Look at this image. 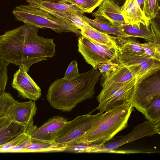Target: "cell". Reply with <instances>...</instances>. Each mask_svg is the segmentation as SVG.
Listing matches in <instances>:
<instances>
[{
	"label": "cell",
	"mask_w": 160,
	"mask_h": 160,
	"mask_svg": "<svg viewBox=\"0 0 160 160\" xmlns=\"http://www.w3.org/2000/svg\"><path fill=\"white\" fill-rule=\"evenodd\" d=\"M38 31L24 23L0 35V55L8 65L14 64L28 72L32 64L54 56L53 39L39 36Z\"/></svg>",
	"instance_id": "cell-1"
},
{
	"label": "cell",
	"mask_w": 160,
	"mask_h": 160,
	"mask_svg": "<svg viewBox=\"0 0 160 160\" xmlns=\"http://www.w3.org/2000/svg\"><path fill=\"white\" fill-rule=\"evenodd\" d=\"M101 75L100 71L92 68L69 79L58 78L49 88L47 100L54 108L70 112L78 104L93 97Z\"/></svg>",
	"instance_id": "cell-2"
},
{
	"label": "cell",
	"mask_w": 160,
	"mask_h": 160,
	"mask_svg": "<svg viewBox=\"0 0 160 160\" xmlns=\"http://www.w3.org/2000/svg\"><path fill=\"white\" fill-rule=\"evenodd\" d=\"M133 110L129 101H126L105 112L82 137L68 145L104 143L127 127Z\"/></svg>",
	"instance_id": "cell-3"
},
{
	"label": "cell",
	"mask_w": 160,
	"mask_h": 160,
	"mask_svg": "<svg viewBox=\"0 0 160 160\" xmlns=\"http://www.w3.org/2000/svg\"><path fill=\"white\" fill-rule=\"evenodd\" d=\"M12 13L17 20L37 28H48L58 33L71 32L78 35H81L80 30L76 26L29 4L16 6Z\"/></svg>",
	"instance_id": "cell-4"
},
{
	"label": "cell",
	"mask_w": 160,
	"mask_h": 160,
	"mask_svg": "<svg viewBox=\"0 0 160 160\" xmlns=\"http://www.w3.org/2000/svg\"><path fill=\"white\" fill-rule=\"evenodd\" d=\"M160 127L146 120L134 127L128 134L113 137L102 144H98L90 149L88 153L117 152L123 153L126 152L115 151V150L126 143L132 142L146 137H152L160 134Z\"/></svg>",
	"instance_id": "cell-5"
},
{
	"label": "cell",
	"mask_w": 160,
	"mask_h": 160,
	"mask_svg": "<svg viewBox=\"0 0 160 160\" xmlns=\"http://www.w3.org/2000/svg\"><path fill=\"white\" fill-rule=\"evenodd\" d=\"M78 51L96 70L99 64L116 61L119 53L118 48L98 43L82 35L78 39Z\"/></svg>",
	"instance_id": "cell-6"
},
{
	"label": "cell",
	"mask_w": 160,
	"mask_h": 160,
	"mask_svg": "<svg viewBox=\"0 0 160 160\" xmlns=\"http://www.w3.org/2000/svg\"><path fill=\"white\" fill-rule=\"evenodd\" d=\"M160 96L159 71L135 84L129 102L133 108L144 114L147 107Z\"/></svg>",
	"instance_id": "cell-7"
},
{
	"label": "cell",
	"mask_w": 160,
	"mask_h": 160,
	"mask_svg": "<svg viewBox=\"0 0 160 160\" xmlns=\"http://www.w3.org/2000/svg\"><path fill=\"white\" fill-rule=\"evenodd\" d=\"M102 113L99 112L94 115H79L74 119L67 121L58 132L55 143L66 146L74 142L82 137Z\"/></svg>",
	"instance_id": "cell-8"
},
{
	"label": "cell",
	"mask_w": 160,
	"mask_h": 160,
	"mask_svg": "<svg viewBox=\"0 0 160 160\" xmlns=\"http://www.w3.org/2000/svg\"><path fill=\"white\" fill-rule=\"evenodd\" d=\"M118 63L125 65H138L140 72L136 78L135 84L157 73L160 70V62L157 61L146 55L144 53H119L116 60Z\"/></svg>",
	"instance_id": "cell-9"
},
{
	"label": "cell",
	"mask_w": 160,
	"mask_h": 160,
	"mask_svg": "<svg viewBox=\"0 0 160 160\" xmlns=\"http://www.w3.org/2000/svg\"><path fill=\"white\" fill-rule=\"evenodd\" d=\"M12 87L18 92V97L35 101L41 95L39 86L28 74L19 69L14 73L11 84Z\"/></svg>",
	"instance_id": "cell-10"
},
{
	"label": "cell",
	"mask_w": 160,
	"mask_h": 160,
	"mask_svg": "<svg viewBox=\"0 0 160 160\" xmlns=\"http://www.w3.org/2000/svg\"><path fill=\"white\" fill-rule=\"evenodd\" d=\"M138 65H125L119 63L114 70L102 74L100 82L102 88L124 83L136 78L140 72Z\"/></svg>",
	"instance_id": "cell-11"
},
{
	"label": "cell",
	"mask_w": 160,
	"mask_h": 160,
	"mask_svg": "<svg viewBox=\"0 0 160 160\" xmlns=\"http://www.w3.org/2000/svg\"><path fill=\"white\" fill-rule=\"evenodd\" d=\"M37 109L34 101L20 102L16 100L4 115L17 123L28 126L33 124V118Z\"/></svg>",
	"instance_id": "cell-12"
},
{
	"label": "cell",
	"mask_w": 160,
	"mask_h": 160,
	"mask_svg": "<svg viewBox=\"0 0 160 160\" xmlns=\"http://www.w3.org/2000/svg\"><path fill=\"white\" fill-rule=\"evenodd\" d=\"M98 7L92 14L94 20L116 26H121L125 23L121 7L112 0H103Z\"/></svg>",
	"instance_id": "cell-13"
},
{
	"label": "cell",
	"mask_w": 160,
	"mask_h": 160,
	"mask_svg": "<svg viewBox=\"0 0 160 160\" xmlns=\"http://www.w3.org/2000/svg\"><path fill=\"white\" fill-rule=\"evenodd\" d=\"M62 117H53L32 132V138L50 143H56L55 139L59 132L67 122Z\"/></svg>",
	"instance_id": "cell-14"
},
{
	"label": "cell",
	"mask_w": 160,
	"mask_h": 160,
	"mask_svg": "<svg viewBox=\"0 0 160 160\" xmlns=\"http://www.w3.org/2000/svg\"><path fill=\"white\" fill-rule=\"evenodd\" d=\"M135 78L126 82L116 93L99 105L91 112L96 110L103 113L129 101L132 96L135 84Z\"/></svg>",
	"instance_id": "cell-15"
},
{
	"label": "cell",
	"mask_w": 160,
	"mask_h": 160,
	"mask_svg": "<svg viewBox=\"0 0 160 160\" xmlns=\"http://www.w3.org/2000/svg\"><path fill=\"white\" fill-rule=\"evenodd\" d=\"M121 10L125 24L138 27L142 24L150 27V21L137 0H126Z\"/></svg>",
	"instance_id": "cell-16"
},
{
	"label": "cell",
	"mask_w": 160,
	"mask_h": 160,
	"mask_svg": "<svg viewBox=\"0 0 160 160\" xmlns=\"http://www.w3.org/2000/svg\"><path fill=\"white\" fill-rule=\"evenodd\" d=\"M37 128L34 124L25 126L17 123L5 115L0 117V146L24 132Z\"/></svg>",
	"instance_id": "cell-17"
},
{
	"label": "cell",
	"mask_w": 160,
	"mask_h": 160,
	"mask_svg": "<svg viewBox=\"0 0 160 160\" xmlns=\"http://www.w3.org/2000/svg\"><path fill=\"white\" fill-rule=\"evenodd\" d=\"M29 4L42 10L63 13H76L82 15L83 11L75 5L68 3L50 2L45 0H26Z\"/></svg>",
	"instance_id": "cell-18"
},
{
	"label": "cell",
	"mask_w": 160,
	"mask_h": 160,
	"mask_svg": "<svg viewBox=\"0 0 160 160\" xmlns=\"http://www.w3.org/2000/svg\"><path fill=\"white\" fill-rule=\"evenodd\" d=\"M80 31L82 35L98 43L113 47L118 49L113 39L112 36L105 32L98 30L88 22L80 29Z\"/></svg>",
	"instance_id": "cell-19"
},
{
	"label": "cell",
	"mask_w": 160,
	"mask_h": 160,
	"mask_svg": "<svg viewBox=\"0 0 160 160\" xmlns=\"http://www.w3.org/2000/svg\"><path fill=\"white\" fill-rule=\"evenodd\" d=\"M112 38L120 53H144L142 43L135 37L124 38L113 36Z\"/></svg>",
	"instance_id": "cell-20"
},
{
	"label": "cell",
	"mask_w": 160,
	"mask_h": 160,
	"mask_svg": "<svg viewBox=\"0 0 160 160\" xmlns=\"http://www.w3.org/2000/svg\"><path fill=\"white\" fill-rule=\"evenodd\" d=\"M82 18L92 26H93L102 32L115 36L121 37H130L129 35L125 33L122 30L121 26H114L105 23L90 19L86 16L82 15Z\"/></svg>",
	"instance_id": "cell-21"
},
{
	"label": "cell",
	"mask_w": 160,
	"mask_h": 160,
	"mask_svg": "<svg viewBox=\"0 0 160 160\" xmlns=\"http://www.w3.org/2000/svg\"><path fill=\"white\" fill-rule=\"evenodd\" d=\"M121 26L123 31L131 37L139 38L147 41L154 42L152 34L149 27L142 24L138 27L125 23Z\"/></svg>",
	"instance_id": "cell-22"
},
{
	"label": "cell",
	"mask_w": 160,
	"mask_h": 160,
	"mask_svg": "<svg viewBox=\"0 0 160 160\" xmlns=\"http://www.w3.org/2000/svg\"><path fill=\"white\" fill-rule=\"evenodd\" d=\"M144 115L148 121L160 127V96L147 107Z\"/></svg>",
	"instance_id": "cell-23"
},
{
	"label": "cell",
	"mask_w": 160,
	"mask_h": 160,
	"mask_svg": "<svg viewBox=\"0 0 160 160\" xmlns=\"http://www.w3.org/2000/svg\"><path fill=\"white\" fill-rule=\"evenodd\" d=\"M103 0H57L58 2L73 4L84 13H91Z\"/></svg>",
	"instance_id": "cell-24"
},
{
	"label": "cell",
	"mask_w": 160,
	"mask_h": 160,
	"mask_svg": "<svg viewBox=\"0 0 160 160\" xmlns=\"http://www.w3.org/2000/svg\"><path fill=\"white\" fill-rule=\"evenodd\" d=\"M160 0H144L142 10L149 21L156 17L160 8Z\"/></svg>",
	"instance_id": "cell-25"
},
{
	"label": "cell",
	"mask_w": 160,
	"mask_h": 160,
	"mask_svg": "<svg viewBox=\"0 0 160 160\" xmlns=\"http://www.w3.org/2000/svg\"><path fill=\"white\" fill-rule=\"evenodd\" d=\"M142 46L146 55L157 61L160 62V44L148 41L147 42L142 43Z\"/></svg>",
	"instance_id": "cell-26"
},
{
	"label": "cell",
	"mask_w": 160,
	"mask_h": 160,
	"mask_svg": "<svg viewBox=\"0 0 160 160\" xmlns=\"http://www.w3.org/2000/svg\"><path fill=\"white\" fill-rule=\"evenodd\" d=\"M34 130L23 133L8 142L0 146V152H7L9 149L18 145L28 136L31 135L32 132Z\"/></svg>",
	"instance_id": "cell-27"
},
{
	"label": "cell",
	"mask_w": 160,
	"mask_h": 160,
	"mask_svg": "<svg viewBox=\"0 0 160 160\" xmlns=\"http://www.w3.org/2000/svg\"><path fill=\"white\" fill-rule=\"evenodd\" d=\"M8 65L0 55V95L5 91L7 83Z\"/></svg>",
	"instance_id": "cell-28"
},
{
	"label": "cell",
	"mask_w": 160,
	"mask_h": 160,
	"mask_svg": "<svg viewBox=\"0 0 160 160\" xmlns=\"http://www.w3.org/2000/svg\"><path fill=\"white\" fill-rule=\"evenodd\" d=\"M15 100L10 93L5 91L0 95V117L5 115L10 106Z\"/></svg>",
	"instance_id": "cell-29"
},
{
	"label": "cell",
	"mask_w": 160,
	"mask_h": 160,
	"mask_svg": "<svg viewBox=\"0 0 160 160\" xmlns=\"http://www.w3.org/2000/svg\"><path fill=\"white\" fill-rule=\"evenodd\" d=\"M79 74L78 67V62L76 60L71 62L69 65L63 78L69 79Z\"/></svg>",
	"instance_id": "cell-30"
},
{
	"label": "cell",
	"mask_w": 160,
	"mask_h": 160,
	"mask_svg": "<svg viewBox=\"0 0 160 160\" xmlns=\"http://www.w3.org/2000/svg\"><path fill=\"white\" fill-rule=\"evenodd\" d=\"M118 65L119 63L118 62L111 61L98 64L97 66V69L99 70L102 74L112 71Z\"/></svg>",
	"instance_id": "cell-31"
},
{
	"label": "cell",
	"mask_w": 160,
	"mask_h": 160,
	"mask_svg": "<svg viewBox=\"0 0 160 160\" xmlns=\"http://www.w3.org/2000/svg\"><path fill=\"white\" fill-rule=\"evenodd\" d=\"M150 27L153 36L154 42L157 44H160V32L159 27L154 21H150Z\"/></svg>",
	"instance_id": "cell-32"
},
{
	"label": "cell",
	"mask_w": 160,
	"mask_h": 160,
	"mask_svg": "<svg viewBox=\"0 0 160 160\" xmlns=\"http://www.w3.org/2000/svg\"><path fill=\"white\" fill-rule=\"evenodd\" d=\"M139 5L141 7L142 4L144 3V0H137Z\"/></svg>",
	"instance_id": "cell-33"
},
{
	"label": "cell",
	"mask_w": 160,
	"mask_h": 160,
	"mask_svg": "<svg viewBox=\"0 0 160 160\" xmlns=\"http://www.w3.org/2000/svg\"><path fill=\"white\" fill-rule=\"evenodd\" d=\"M47 1H48L50 2H54L55 1H56L57 0H45Z\"/></svg>",
	"instance_id": "cell-34"
}]
</instances>
